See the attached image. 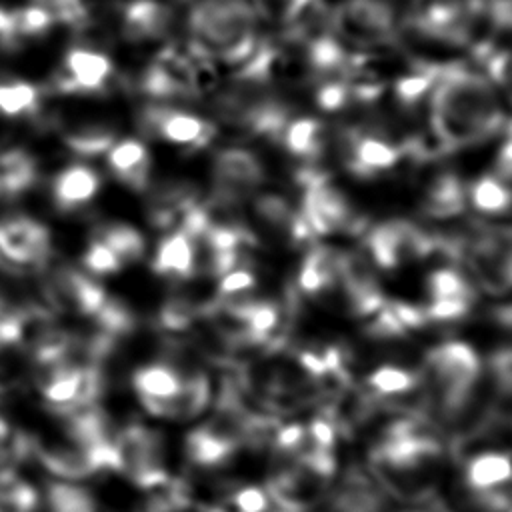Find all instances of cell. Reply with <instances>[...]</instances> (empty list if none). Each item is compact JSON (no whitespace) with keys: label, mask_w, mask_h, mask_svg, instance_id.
<instances>
[{"label":"cell","mask_w":512,"mask_h":512,"mask_svg":"<svg viewBox=\"0 0 512 512\" xmlns=\"http://www.w3.org/2000/svg\"><path fill=\"white\" fill-rule=\"evenodd\" d=\"M428 136L440 154L480 146L502 132L506 114L492 80L474 64L434 66L424 100Z\"/></svg>","instance_id":"cell-1"},{"label":"cell","mask_w":512,"mask_h":512,"mask_svg":"<svg viewBox=\"0 0 512 512\" xmlns=\"http://www.w3.org/2000/svg\"><path fill=\"white\" fill-rule=\"evenodd\" d=\"M188 44L216 66L246 64L268 38L262 0H182Z\"/></svg>","instance_id":"cell-2"},{"label":"cell","mask_w":512,"mask_h":512,"mask_svg":"<svg viewBox=\"0 0 512 512\" xmlns=\"http://www.w3.org/2000/svg\"><path fill=\"white\" fill-rule=\"evenodd\" d=\"M412 0H336L332 32L356 54H380L398 48L408 34Z\"/></svg>","instance_id":"cell-3"},{"label":"cell","mask_w":512,"mask_h":512,"mask_svg":"<svg viewBox=\"0 0 512 512\" xmlns=\"http://www.w3.org/2000/svg\"><path fill=\"white\" fill-rule=\"evenodd\" d=\"M336 474V458L330 452L308 450L280 466L266 480V494L280 512H308L324 502Z\"/></svg>","instance_id":"cell-4"},{"label":"cell","mask_w":512,"mask_h":512,"mask_svg":"<svg viewBox=\"0 0 512 512\" xmlns=\"http://www.w3.org/2000/svg\"><path fill=\"white\" fill-rule=\"evenodd\" d=\"M296 180L302 188L298 212L314 238L334 232L366 230L364 220L356 214L348 196L332 184L324 170L312 164H304L296 172Z\"/></svg>","instance_id":"cell-5"},{"label":"cell","mask_w":512,"mask_h":512,"mask_svg":"<svg viewBox=\"0 0 512 512\" xmlns=\"http://www.w3.org/2000/svg\"><path fill=\"white\" fill-rule=\"evenodd\" d=\"M112 472L124 474L134 486L144 490L170 482L162 434L138 422L116 430L112 438Z\"/></svg>","instance_id":"cell-6"},{"label":"cell","mask_w":512,"mask_h":512,"mask_svg":"<svg viewBox=\"0 0 512 512\" xmlns=\"http://www.w3.org/2000/svg\"><path fill=\"white\" fill-rule=\"evenodd\" d=\"M36 274L40 304L52 314L92 320L110 300L106 290L88 272L78 270L72 264L48 262Z\"/></svg>","instance_id":"cell-7"},{"label":"cell","mask_w":512,"mask_h":512,"mask_svg":"<svg viewBox=\"0 0 512 512\" xmlns=\"http://www.w3.org/2000/svg\"><path fill=\"white\" fill-rule=\"evenodd\" d=\"M362 234L364 254L380 270H396L438 252V234L408 220H388L366 228Z\"/></svg>","instance_id":"cell-8"},{"label":"cell","mask_w":512,"mask_h":512,"mask_svg":"<svg viewBox=\"0 0 512 512\" xmlns=\"http://www.w3.org/2000/svg\"><path fill=\"white\" fill-rule=\"evenodd\" d=\"M266 180V168L258 154L246 148H222L212 158V188L206 202L242 210Z\"/></svg>","instance_id":"cell-9"},{"label":"cell","mask_w":512,"mask_h":512,"mask_svg":"<svg viewBox=\"0 0 512 512\" xmlns=\"http://www.w3.org/2000/svg\"><path fill=\"white\" fill-rule=\"evenodd\" d=\"M138 120L144 134L156 136L184 152H198L208 148L218 134L214 120L176 104L148 102L140 110Z\"/></svg>","instance_id":"cell-10"},{"label":"cell","mask_w":512,"mask_h":512,"mask_svg":"<svg viewBox=\"0 0 512 512\" xmlns=\"http://www.w3.org/2000/svg\"><path fill=\"white\" fill-rule=\"evenodd\" d=\"M52 258L50 230L36 218L12 214L0 220V260L20 270H42Z\"/></svg>","instance_id":"cell-11"},{"label":"cell","mask_w":512,"mask_h":512,"mask_svg":"<svg viewBox=\"0 0 512 512\" xmlns=\"http://www.w3.org/2000/svg\"><path fill=\"white\" fill-rule=\"evenodd\" d=\"M114 80V62L108 54L92 46L70 48L54 74V88L62 94L90 96L110 88Z\"/></svg>","instance_id":"cell-12"},{"label":"cell","mask_w":512,"mask_h":512,"mask_svg":"<svg viewBox=\"0 0 512 512\" xmlns=\"http://www.w3.org/2000/svg\"><path fill=\"white\" fill-rule=\"evenodd\" d=\"M338 290L346 308L362 320L386 304L376 266L358 250L338 252Z\"/></svg>","instance_id":"cell-13"},{"label":"cell","mask_w":512,"mask_h":512,"mask_svg":"<svg viewBox=\"0 0 512 512\" xmlns=\"http://www.w3.org/2000/svg\"><path fill=\"white\" fill-rule=\"evenodd\" d=\"M328 512H388V496L370 470L350 466L326 496Z\"/></svg>","instance_id":"cell-14"},{"label":"cell","mask_w":512,"mask_h":512,"mask_svg":"<svg viewBox=\"0 0 512 512\" xmlns=\"http://www.w3.org/2000/svg\"><path fill=\"white\" fill-rule=\"evenodd\" d=\"M176 10L160 0H132L118 10V30L128 42H156L166 38L176 24Z\"/></svg>","instance_id":"cell-15"},{"label":"cell","mask_w":512,"mask_h":512,"mask_svg":"<svg viewBox=\"0 0 512 512\" xmlns=\"http://www.w3.org/2000/svg\"><path fill=\"white\" fill-rule=\"evenodd\" d=\"M210 402V382L208 376L198 370L194 374L184 376L180 388L162 400L142 402V408L152 414L154 418L184 422L200 416Z\"/></svg>","instance_id":"cell-16"},{"label":"cell","mask_w":512,"mask_h":512,"mask_svg":"<svg viewBox=\"0 0 512 512\" xmlns=\"http://www.w3.org/2000/svg\"><path fill=\"white\" fill-rule=\"evenodd\" d=\"M338 290V250L326 244H312L304 252L298 276L296 294L324 300Z\"/></svg>","instance_id":"cell-17"},{"label":"cell","mask_w":512,"mask_h":512,"mask_svg":"<svg viewBox=\"0 0 512 512\" xmlns=\"http://www.w3.org/2000/svg\"><path fill=\"white\" fill-rule=\"evenodd\" d=\"M106 162L114 178L134 192H146L152 184V156L136 138L116 140L106 152Z\"/></svg>","instance_id":"cell-18"},{"label":"cell","mask_w":512,"mask_h":512,"mask_svg":"<svg viewBox=\"0 0 512 512\" xmlns=\"http://www.w3.org/2000/svg\"><path fill=\"white\" fill-rule=\"evenodd\" d=\"M100 184V174L94 168L84 164H72L62 168L54 176L50 184V196L60 212L72 214L94 200Z\"/></svg>","instance_id":"cell-19"},{"label":"cell","mask_w":512,"mask_h":512,"mask_svg":"<svg viewBox=\"0 0 512 512\" xmlns=\"http://www.w3.org/2000/svg\"><path fill=\"white\" fill-rule=\"evenodd\" d=\"M330 130L324 122L312 116H292L284 126L278 142L288 154L302 164L318 166L330 144Z\"/></svg>","instance_id":"cell-20"},{"label":"cell","mask_w":512,"mask_h":512,"mask_svg":"<svg viewBox=\"0 0 512 512\" xmlns=\"http://www.w3.org/2000/svg\"><path fill=\"white\" fill-rule=\"evenodd\" d=\"M466 188L454 172L434 174L420 196V212L430 220L456 218L466 210Z\"/></svg>","instance_id":"cell-21"},{"label":"cell","mask_w":512,"mask_h":512,"mask_svg":"<svg viewBox=\"0 0 512 512\" xmlns=\"http://www.w3.org/2000/svg\"><path fill=\"white\" fill-rule=\"evenodd\" d=\"M152 270L156 276L172 282H184L194 278L192 238L182 230L166 232L156 246L154 258H152Z\"/></svg>","instance_id":"cell-22"},{"label":"cell","mask_w":512,"mask_h":512,"mask_svg":"<svg viewBox=\"0 0 512 512\" xmlns=\"http://www.w3.org/2000/svg\"><path fill=\"white\" fill-rule=\"evenodd\" d=\"M512 456L508 452H482L464 460V488L468 492H488L510 486Z\"/></svg>","instance_id":"cell-23"},{"label":"cell","mask_w":512,"mask_h":512,"mask_svg":"<svg viewBox=\"0 0 512 512\" xmlns=\"http://www.w3.org/2000/svg\"><path fill=\"white\" fill-rule=\"evenodd\" d=\"M40 178L38 160L24 148L0 150V196H22Z\"/></svg>","instance_id":"cell-24"},{"label":"cell","mask_w":512,"mask_h":512,"mask_svg":"<svg viewBox=\"0 0 512 512\" xmlns=\"http://www.w3.org/2000/svg\"><path fill=\"white\" fill-rule=\"evenodd\" d=\"M474 56L476 66L492 80L502 100L512 108V34L494 40Z\"/></svg>","instance_id":"cell-25"},{"label":"cell","mask_w":512,"mask_h":512,"mask_svg":"<svg viewBox=\"0 0 512 512\" xmlns=\"http://www.w3.org/2000/svg\"><path fill=\"white\" fill-rule=\"evenodd\" d=\"M182 380L184 376L164 360L144 364L132 374V386L140 404L172 396L180 388Z\"/></svg>","instance_id":"cell-26"},{"label":"cell","mask_w":512,"mask_h":512,"mask_svg":"<svg viewBox=\"0 0 512 512\" xmlns=\"http://www.w3.org/2000/svg\"><path fill=\"white\" fill-rule=\"evenodd\" d=\"M364 388L378 400H398L400 396H410L420 390V372L384 364L368 374Z\"/></svg>","instance_id":"cell-27"},{"label":"cell","mask_w":512,"mask_h":512,"mask_svg":"<svg viewBox=\"0 0 512 512\" xmlns=\"http://www.w3.org/2000/svg\"><path fill=\"white\" fill-rule=\"evenodd\" d=\"M466 200L482 216H506L512 212V188L492 174L476 178L466 188Z\"/></svg>","instance_id":"cell-28"},{"label":"cell","mask_w":512,"mask_h":512,"mask_svg":"<svg viewBox=\"0 0 512 512\" xmlns=\"http://www.w3.org/2000/svg\"><path fill=\"white\" fill-rule=\"evenodd\" d=\"M92 236L98 238L104 246H108V250L116 256L122 268L140 262L146 250L144 236L140 234V230L124 222H108L96 228Z\"/></svg>","instance_id":"cell-29"},{"label":"cell","mask_w":512,"mask_h":512,"mask_svg":"<svg viewBox=\"0 0 512 512\" xmlns=\"http://www.w3.org/2000/svg\"><path fill=\"white\" fill-rule=\"evenodd\" d=\"M42 92L26 80L0 82V120L34 118L40 112Z\"/></svg>","instance_id":"cell-30"},{"label":"cell","mask_w":512,"mask_h":512,"mask_svg":"<svg viewBox=\"0 0 512 512\" xmlns=\"http://www.w3.org/2000/svg\"><path fill=\"white\" fill-rule=\"evenodd\" d=\"M426 290L430 300H476L474 286L456 266H440L426 278Z\"/></svg>","instance_id":"cell-31"},{"label":"cell","mask_w":512,"mask_h":512,"mask_svg":"<svg viewBox=\"0 0 512 512\" xmlns=\"http://www.w3.org/2000/svg\"><path fill=\"white\" fill-rule=\"evenodd\" d=\"M28 4L42 8L54 24L82 28L90 18V10L84 0H28Z\"/></svg>","instance_id":"cell-32"},{"label":"cell","mask_w":512,"mask_h":512,"mask_svg":"<svg viewBox=\"0 0 512 512\" xmlns=\"http://www.w3.org/2000/svg\"><path fill=\"white\" fill-rule=\"evenodd\" d=\"M490 318L496 326L500 328H506V330H512V302H504V304H498L490 310Z\"/></svg>","instance_id":"cell-33"},{"label":"cell","mask_w":512,"mask_h":512,"mask_svg":"<svg viewBox=\"0 0 512 512\" xmlns=\"http://www.w3.org/2000/svg\"><path fill=\"white\" fill-rule=\"evenodd\" d=\"M278 512H280V510H278Z\"/></svg>","instance_id":"cell-34"}]
</instances>
